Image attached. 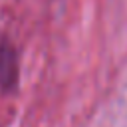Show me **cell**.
Segmentation results:
<instances>
[{
    "mask_svg": "<svg viewBox=\"0 0 127 127\" xmlns=\"http://www.w3.org/2000/svg\"><path fill=\"white\" fill-rule=\"evenodd\" d=\"M18 83V62L14 46L0 36V87L2 89H14Z\"/></svg>",
    "mask_w": 127,
    "mask_h": 127,
    "instance_id": "cell-1",
    "label": "cell"
}]
</instances>
